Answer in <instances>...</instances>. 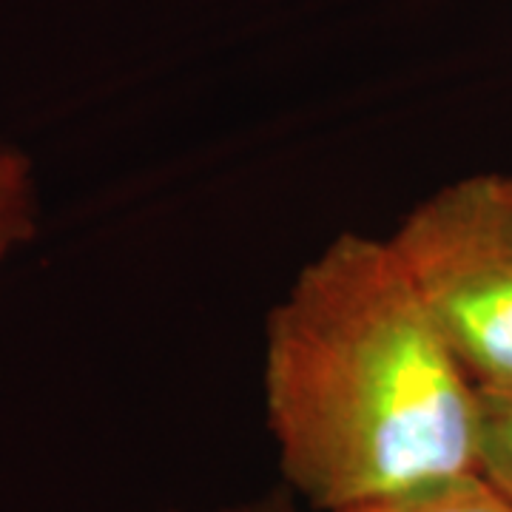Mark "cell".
<instances>
[{"instance_id":"1","label":"cell","mask_w":512,"mask_h":512,"mask_svg":"<svg viewBox=\"0 0 512 512\" xmlns=\"http://www.w3.org/2000/svg\"><path fill=\"white\" fill-rule=\"evenodd\" d=\"M265 407L313 510L478 476V387L387 239L342 234L296 276L268 319Z\"/></svg>"},{"instance_id":"2","label":"cell","mask_w":512,"mask_h":512,"mask_svg":"<svg viewBox=\"0 0 512 512\" xmlns=\"http://www.w3.org/2000/svg\"><path fill=\"white\" fill-rule=\"evenodd\" d=\"M387 245L470 382L512 387V174L444 185Z\"/></svg>"},{"instance_id":"3","label":"cell","mask_w":512,"mask_h":512,"mask_svg":"<svg viewBox=\"0 0 512 512\" xmlns=\"http://www.w3.org/2000/svg\"><path fill=\"white\" fill-rule=\"evenodd\" d=\"M476 473L512 510V387L478 390Z\"/></svg>"},{"instance_id":"4","label":"cell","mask_w":512,"mask_h":512,"mask_svg":"<svg viewBox=\"0 0 512 512\" xmlns=\"http://www.w3.org/2000/svg\"><path fill=\"white\" fill-rule=\"evenodd\" d=\"M339 512H512L478 476L421 487L413 493L379 498Z\"/></svg>"},{"instance_id":"5","label":"cell","mask_w":512,"mask_h":512,"mask_svg":"<svg viewBox=\"0 0 512 512\" xmlns=\"http://www.w3.org/2000/svg\"><path fill=\"white\" fill-rule=\"evenodd\" d=\"M35 217L32 168L18 148L0 140V265L35 237Z\"/></svg>"},{"instance_id":"6","label":"cell","mask_w":512,"mask_h":512,"mask_svg":"<svg viewBox=\"0 0 512 512\" xmlns=\"http://www.w3.org/2000/svg\"><path fill=\"white\" fill-rule=\"evenodd\" d=\"M214 512H296V507H293L291 495L274 493L254 498V501H245V504H234V507H222V510Z\"/></svg>"}]
</instances>
